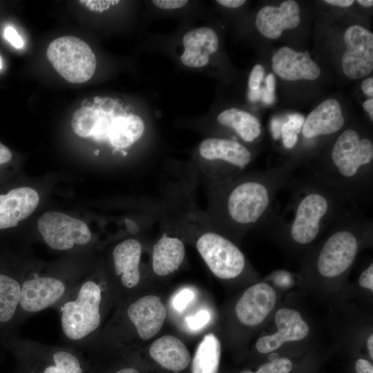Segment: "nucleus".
Returning a JSON list of instances; mask_svg holds the SVG:
<instances>
[{
    "instance_id": "f3484780",
    "label": "nucleus",
    "mask_w": 373,
    "mask_h": 373,
    "mask_svg": "<svg viewBox=\"0 0 373 373\" xmlns=\"http://www.w3.org/2000/svg\"><path fill=\"white\" fill-rule=\"evenodd\" d=\"M300 21V8L296 1L287 0L279 7L265 6L257 13L256 26L265 37L278 38L284 30L297 27Z\"/></svg>"
},
{
    "instance_id": "473e14b6",
    "label": "nucleus",
    "mask_w": 373,
    "mask_h": 373,
    "mask_svg": "<svg viewBox=\"0 0 373 373\" xmlns=\"http://www.w3.org/2000/svg\"><path fill=\"white\" fill-rule=\"evenodd\" d=\"M265 69L260 64H256L252 68L248 82L249 88L251 90L257 89L260 87V83L263 80Z\"/></svg>"
},
{
    "instance_id": "72a5a7b5",
    "label": "nucleus",
    "mask_w": 373,
    "mask_h": 373,
    "mask_svg": "<svg viewBox=\"0 0 373 373\" xmlns=\"http://www.w3.org/2000/svg\"><path fill=\"white\" fill-rule=\"evenodd\" d=\"M361 287L373 291V265L371 264L361 274L358 278Z\"/></svg>"
},
{
    "instance_id": "4c0bfd02",
    "label": "nucleus",
    "mask_w": 373,
    "mask_h": 373,
    "mask_svg": "<svg viewBox=\"0 0 373 373\" xmlns=\"http://www.w3.org/2000/svg\"><path fill=\"white\" fill-rule=\"evenodd\" d=\"M305 118L302 115L294 113L287 115V121L286 122L298 134L302 130Z\"/></svg>"
},
{
    "instance_id": "a19ab883",
    "label": "nucleus",
    "mask_w": 373,
    "mask_h": 373,
    "mask_svg": "<svg viewBox=\"0 0 373 373\" xmlns=\"http://www.w3.org/2000/svg\"><path fill=\"white\" fill-rule=\"evenodd\" d=\"M12 157V153L8 148L0 142V164L9 162Z\"/></svg>"
},
{
    "instance_id": "bb28decb",
    "label": "nucleus",
    "mask_w": 373,
    "mask_h": 373,
    "mask_svg": "<svg viewBox=\"0 0 373 373\" xmlns=\"http://www.w3.org/2000/svg\"><path fill=\"white\" fill-rule=\"evenodd\" d=\"M102 109L83 107L77 109L71 118V126L81 137H92L98 125Z\"/></svg>"
},
{
    "instance_id": "f704fd0d",
    "label": "nucleus",
    "mask_w": 373,
    "mask_h": 373,
    "mask_svg": "<svg viewBox=\"0 0 373 373\" xmlns=\"http://www.w3.org/2000/svg\"><path fill=\"white\" fill-rule=\"evenodd\" d=\"M118 2L119 1H80L81 3H84L89 9L98 12L106 10Z\"/></svg>"
},
{
    "instance_id": "de8ad7c7",
    "label": "nucleus",
    "mask_w": 373,
    "mask_h": 373,
    "mask_svg": "<svg viewBox=\"0 0 373 373\" xmlns=\"http://www.w3.org/2000/svg\"><path fill=\"white\" fill-rule=\"evenodd\" d=\"M324 2L329 4L340 6V7H348L353 3V0H325Z\"/></svg>"
},
{
    "instance_id": "0eeeda50",
    "label": "nucleus",
    "mask_w": 373,
    "mask_h": 373,
    "mask_svg": "<svg viewBox=\"0 0 373 373\" xmlns=\"http://www.w3.org/2000/svg\"><path fill=\"white\" fill-rule=\"evenodd\" d=\"M347 50L342 57V68L350 79H360L373 69V34L359 25L349 27L344 35Z\"/></svg>"
},
{
    "instance_id": "c756f323",
    "label": "nucleus",
    "mask_w": 373,
    "mask_h": 373,
    "mask_svg": "<svg viewBox=\"0 0 373 373\" xmlns=\"http://www.w3.org/2000/svg\"><path fill=\"white\" fill-rule=\"evenodd\" d=\"M194 292L189 288H184L177 293L173 300V306L178 312H182L194 299Z\"/></svg>"
},
{
    "instance_id": "ea45409f",
    "label": "nucleus",
    "mask_w": 373,
    "mask_h": 373,
    "mask_svg": "<svg viewBox=\"0 0 373 373\" xmlns=\"http://www.w3.org/2000/svg\"><path fill=\"white\" fill-rule=\"evenodd\" d=\"M284 122L279 117H274L271 122V129L273 137L275 139H279L281 136V128Z\"/></svg>"
},
{
    "instance_id": "6ab92c4d",
    "label": "nucleus",
    "mask_w": 373,
    "mask_h": 373,
    "mask_svg": "<svg viewBox=\"0 0 373 373\" xmlns=\"http://www.w3.org/2000/svg\"><path fill=\"white\" fill-rule=\"evenodd\" d=\"M341 108L334 99L321 102L305 119L303 135L307 138L329 135L340 130L344 124Z\"/></svg>"
},
{
    "instance_id": "20e7f679",
    "label": "nucleus",
    "mask_w": 373,
    "mask_h": 373,
    "mask_svg": "<svg viewBox=\"0 0 373 373\" xmlns=\"http://www.w3.org/2000/svg\"><path fill=\"white\" fill-rule=\"evenodd\" d=\"M195 245L209 269L218 278L231 279L242 272L245 266L243 254L220 233L204 231L199 235Z\"/></svg>"
},
{
    "instance_id": "39448f33",
    "label": "nucleus",
    "mask_w": 373,
    "mask_h": 373,
    "mask_svg": "<svg viewBox=\"0 0 373 373\" xmlns=\"http://www.w3.org/2000/svg\"><path fill=\"white\" fill-rule=\"evenodd\" d=\"M37 228L48 247L59 251L86 245L92 236L84 222L58 211L44 213L37 221Z\"/></svg>"
},
{
    "instance_id": "5fc2aeb1",
    "label": "nucleus",
    "mask_w": 373,
    "mask_h": 373,
    "mask_svg": "<svg viewBox=\"0 0 373 373\" xmlns=\"http://www.w3.org/2000/svg\"><path fill=\"white\" fill-rule=\"evenodd\" d=\"M99 154V150H95V155H98Z\"/></svg>"
},
{
    "instance_id": "2f4dec72",
    "label": "nucleus",
    "mask_w": 373,
    "mask_h": 373,
    "mask_svg": "<svg viewBox=\"0 0 373 373\" xmlns=\"http://www.w3.org/2000/svg\"><path fill=\"white\" fill-rule=\"evenodd\" d=\"M281 137L283 144L287 149L294 146L298 141V134L285 122L281 128Z\"/></svg>"
},
{
    "instance_id": "393cba45",
    "label": "nucleus",
    "mask_w": 373,
    "mask_h": 373,
    "mask_svg": "<svg viewBox=\"0 0 373 373\" xmlns=\"http://www.w3.org/2000/svg\"><path fill=\"white\" fill-rule=\"evenodd\" d=\"M217 120L221 125L235 131L245 142H253L261 133L259 120L251 113L236 108L222 111Z\"/></svg>"
},
{
    "instance_id": "f03ea898",
    "label": "nucleus",
    "mask_w": 373,
    "mask_h": 373,
    "mask_svg": "<svg viewBox=\"0 0 373 373\" xmlns=\"http://www.w3.org/2000/svg\"><path fill=\"white\" fill-rule=\"evenodd\" d=\"M48 61L66 81L82 84L93 76L96 57L90 46L75 36H63L50 43L46 50Z\"/></svg>"
},
{
    "instance_id": "6e6552de",
    "label": "nucleus",
    "mask_w": 373,
    "mask_h": 373,
    "mask_svg": "<svg viewBox=\"0 0 373 373\" xmlns=\"http://www.w3.org/2000/svg\"><path fill=\"white\" fill-rule=\"evenodd\" d=\"M332 160L343 177L352 178L359 169L373 159V144L368 139H360L354 130L343 131L332 151Z\"/></svg>"
},
{
    "instance_id": "4be33fe9",
    "label": "nucleus",
    "mask_w": 373,
    "mask_h": 373,
    "mask_svg": "<svg viewBox=\"0 0 373 373\" xmlns=\"http://www.w3.org/2000/svg\"><path fill=\"white\" fill-rule=\"evenodd\" d=\"M149 354L162 367L174 372L185 369L191 359L185 345L171 335L155 340L150 346Z\"/></svg>"
},
{
    "instance_id": "cd10ccee",
    "label": "nucleus",
    "mask_w": 373,
    "mask_h": 373,
    "mask_svg": "<svg viewBox=\"0 0 373 373\" xmlns=\"http://www.w3.org/2000/svg\"><path fill=\"white\" fill-rule=\"evenodd\" d=\"M52 358L54 365L47 366L42 373H83L78 358L68 351H57Z\"/></svg>"
},
{
    "instance_id": "79ce46f5",
    "label": "nucleus",
    "mask_w": 373,
    "mask_h": 373,
    "mask_svg": "<svg viewBox=\"0 0 373 373\" xmlns=\"http://www.w3.org/2000/svg\"><path fill=\"white\" fill-rule=\"evenodd\" d=\"M363 93L372 98L373 96V78L370 77L365 79L361 84Z\"/></svg>"
},
{
    "instance_id": "2eb2a0df",
    "label": "nucleus",
    "mask_w": 373,
    "mask_h": 373,
    "mask_svg": "<svg viewBox=\"0 0 373 373\" xmlns=\"http://www.w3.org/2000/svg\"><path fill=\"white\" fill-rule=\"evenodd\" d=\"M273 70L287 81L313 80L321 74V68L310 57L308 51L296 52L289 47L280 48L271 58Z\"/></svg>"
},
{
    "instance_id": "5701e85b",
    "label": "nucleus",
    "mask_w": 373,
    "mask_h": 373,
    "mask_svg": "<svg viewBox=\"0 0 373 373\" xmlns=\"http://www.w3.org/2000/svg\"><path fill=\"white\" fill-rule=\"evenodd\" d=\"M184 257L183 242L176 236L164 233L153 246L152 269L157 276H167L180 267Z\"/></svg>"
},
{
    "instance_id": "864d4df0",
    "label": "nucleus",
    "mask_w": 373,
    "mask_h": 373,
    "mask_svg": "<svg viewBox=\"0 0 373 373\" xmlns=\"http://www.w3.org/2000/svg\"><path fill=\"white\" fill-rule=\"evenodd\" d=\"M357 2L365 7H372L373 6V1L372 0H358Z\"/></svg>"
},
{
    "instance_id": "6e6d98bb",
    "label": "nucleus",
    "mask_w": 373,
    "mask_h": 373,
    "mask_svg": "<svg viewBox=\"0 0 373 373\" xmlns=\"http://www.w3.org/2000/svg\"><path fill=\"white\" fill-rule=\"evenodd\" d=\"M2 68V64H1V59H0V69Z\"/></svg>"
},
{
    "instance_id": "9d476101",
    "label": "nucleus",
    "mask_w": 373,
    "mask_h": 373,
    "mask_svg": "<svg viewBox=\"0 0 373 373\" xmlns=\"http://www.w3.org/2000/svg\"><path fill=\"white\" fill-rule=\"evenodd\" d=\"M66 286L59 278L52 276H35L21 283L19 310L26 313L43 311L59 300Z\"/></svg>"
},
{
    "instance_id": "ddd939ff",
    "label": "nucleus",
    "mask_w": 373,
    "mask_h": 373,
    "mask_svg": "<svg viewBox=\"0 0 373 373\" xmlns=\"http://www.w3.org/2000/svg\"><path fill=\"white\" fill-rule=\"evenodd\" d=\"M276 302L274 289L265 283L249 287L236 305L238 320L247 326L260 324L271 312Z\"/></svg>"
},
{
    "instance_id": "09e8293b",
    "label": "nucleus",
    "mask_w": 373,
    "mask_h": 373,
    "mask_svg": "<svg viewBox=\"0 0 373 373\" xmlns=\"http://www.w3.org/2000/svg\"><path fill=\"white\" fill-rule=\"evenodd\" d=\"M363 106L365 111H366L368 113L370 119L372 121L373 120V99L370 98V99H367V101L363 102Z\"/></svg>"
},
{
    "instance_id": "4468645a",
    "label": "nucleus",
    "mask_w": 373,
    "mask_h": 373,
    "mask_svg": "<svg viewBox=\"0 0 373 373\" xmlns=\"http://www.w3.org/2000/svg\"><path fill=\"white\" fill-rule=\"evenodd\" d=\"M127 315L139 336L143 340H149L161 329L166 310L159 297L149 295L131 304L127 309Z\"/></svg>"
},
{
    "instance_id": "3c124183",
    "label": "nucleus",
    "mask_w": 373,
    "mask_h": 373,
    "mask_svg": "<svg viewBox=\"0 0 373 373\" xmlns=\"http://www.w3.org/2000/svg\"><path fill=\"white\" fill-rule=\"evenodd\" d=\"M367 346L369 352V354L372 359H373V334L372 333L369 336L367 341Z\"/></svg>"
},
{
    "instance_id": "9b49d317",
    "label": "nucleus",
    "mask_w": 373,
    "mask_h": 373,
    "mask_svg": "<svg viewBox=\"0 0 373 373\" xmlns=\"http://www.w3.org/2000/svg\"><path fill=\"white\" fill-rule=\"evenodd\" d=\"M328 209V202L321 194L310 193L298 205L291 227V236L294 241L306 245L317 236L321 221Z\"/></svg>"
},
{
    "instance_id": "a211bd4d",
    "label": "nucleus",
    "mask_w": 373,
    "mask_h": 373,
    "mask_svg": "<svg viewBox=\"0 0 373 373\" xmlns=\"http://www.w3.org/2000/svg\"><path fill=\"white\" fill-rule=\"evenodd\" d=\"M184 51L180 59L188 67L201 68L209 61L210 55L218 48V37L216 32L207 27L196 28L184 35Z\"/></svg>"
},
{
    "instance_id": "37998d69",
    "label": "nucleus",
    "mask_w": 373,
    "mask_h": 373,
    "mask_svg": "<svg viewBox=\"0 0 373 373\" xmlns=\"http://www.w3.org/2000/svg\"><path fill=\"white\" fill-rule=\"evenodd\" d=\"M260 99H262L265 104L270 105L275 101V94L274 93L267 90L265 87H262V95Z\"/></svg>"
},
{
    "instance_id": "f257e3e1",
    "label": "nucleus",
    "mask_w": 373,
    "mask_h": 373,
    "mask_svg": "<svg viewBox=\"0 0 373 373\" xmlns=\"http://www.w3.org/2000/svg\"><path fill=\"white\" fill-rule=\"evenodd\" d=\"M102 289L93 280L79 287L76 297L64 303L61 310V325L69 340L79 341L87 338L100 325Z\"/></svg>"
},
{
    "instance_id": "603ef678",
    "label": "nucleus",
    "mask_w": 373,
    "mask_h": 373,
    "mask_svg": "<svg viewBox=\"0 0 373 373\" xmlns=\"http://www.w3.org/2000/svg\"><path fill=\"white\" fill-rule=\"evenodd\" d=\"M115 373H140L137 370L132 367H127L119 370Z\"/></svg>"
},
{
    "instance_id": "7c9ffc66",
    "label": "nucleus",
    "mask_w": 373,
    "mask_h": 373,
    "mask_svg": "<svg viewBox=\"0 0 373 373\" xmlns=\"http://www.w3.org/2000/svg\"><path fill=\"white\" fill-rule=\"evenodd\" d=\"M210 319V314L207 310H200L193 316L186 318L188 327L192 330H199L204 327Z\"/></svg>"
},
{
    "instance_id": "dca6fc26",
    "label": "nucleus",
    "mask_w": 373,
    "mask_h": 373,
    "mask_svg": "<svg viewBox=\"0 0 373 373\" xmlns=\"http://www.w3.org/2000/svg\"><path fill=\"white\" fill-rule=\"evenodd\" d=\"M39 202L37 191L28 186L15 188L0 195V229L16 227L34 212Z\"/></svg>"
},
{
    "instance_id": "aec40b11",
    "label": "nucleus",
    "mask_w": 373,
    "mask_h": 373,
    "mask_svg": "<svg viewBox=\"0 0 373 373\" xmlns=\"http://www.w3.org/2000/svg\"><path fill=\"white\" fill-rule=\"evenodd\" d=\"M142 246L134 238L126 239L117 244L113 251L115 272L121 283L127 288H133L140 280V262Z\"/></svg>"
},
{
    "instance_id": "e433bc0d",
    "label": "nucleus",
    "mask_w": 373,
    "mask_h": 373,
    "mask_svg": "<svg viewBox=\"0 0 373 373\" xmlns=\"http://www.w3.org/2000/svg\"><path fill=\"white\" fill-rule=\"evenodd\" d=\"M6 39L15 48H21L23 46V41L17 32L11 26H8L4 31Z\"/></svg>"
},
{
    "instance_id": "a878e982",
    "label": "nucleus",
    "mask_w": 373,
    "mask_h": 373,
    "mask_svg": "<svg viewBox=\"0 0 373 373\" xmlns=\"http://www.w3.org/2000/svg\"><path fill=\"white\" fill-rule=\"evenodd\" d=\"M221 346L213 334L204 336L199 343L192 360L191 373H218Z\"/></svg>"
},
{
    "instance_id": "58836bf2",
    "label": "nucleus",
    "mask_w": 373,
    "mask_h": 373,
    "mask_svg": "<svg viewBox=\"0 0 373 373\" xmlns=\"http://www.w3.org/2000/svg\"><path fill=\"white\" fill-rule=\"evenodd\" d=\"M355 370L356 373H373V365L369 361L359 358L356 361Z\"/></svg>"
},
{
    "instance_id": "1a4fd4ad",
    "label": "nucleus",
    "mask_w": 373,
    "mask_h": 373,
    "mask_svg": "<svg viewBox=\"0 0 373 373\" xmlns=\"http://www.w3.org/2000/svg\"><path fill=\"white\" fill-rule=\"evenodd\" d=\"M201 164L196 169L201 177L215 164L225 163L235 169H243L251 160L250 151L235 140L209 137L198 147Z\"/></svg>"
},
{
    "instance_id": "7ed1b4c3",
    "label": "nucleus",
    "mask_w": 373,
    "mask_h": 373,
    "mask_svg": "<svg viewBox=\"0 0 373 373\" xmlns=\"http://www.w3.org/2000/svg\"><path fill=\"white\" fill-rule=\"evenodd\" d=\"M222 202L220 209L231 224L247 226L265 213L270 203V193L262 182L245 180L231 186Z\"/></svg>"
},
{
    "instance_id": "b1692460",
    "label": "nucleus",
    "mask_w": 373,
    "mask_h": 373,
    "mask_svg": "<svg viewBox=\"0 0 373 373\" xmlns=\"http://www.w3.org/2000/svg\"><path fill=\"white\" fill-rule=\"evenodd\" d=\"M21 287L19 279L0 271V338L3 342L19 314Z\"/></svg>"
},
{
    "instance_id": "423d86ee",
    "label": "nucleus",
    "mask_w": 373,
    "mask_h": 373,
    "mask_svg": "<svg viewBox=\"0 0 373 373\" xmlns=\"http://www.w3.org/2000/svg\"><path fill=\"white\" fill-rule=\"evenodd\" d=\"M358 250V241L350 231L332 234L325 242L318 257L317 269L326 278H334L352 265Z\"/></svg>"
},
{
    "instance_id": "c9c22d12",
    "label": "nucleus",
    "mask_w": 373,
    "mask_h": 373,
    "mask_svg": "<svg viewBox=\"0 0 373 373\" xmlns=\"http://www.w3.org/2000/svg\"><path fill=\"white\" fill-rule=\"evenodd\" d=\"M153 3L164 10L178 9L183 7L186 4L188 1L186 0H154Z\"/></svg>"
},
{
    "instance_id": "49530a36",
    "label": "nucleus",
    "mask_w": 373,
    "mask_h": 373,
    "mask_svg": "<svg viewBox=\"0 0 373 373\" xmlns=\"http://www.w3.org/2000/svg\"><path fill=\"white\" fill-rule=\"evenodd\" d=\"M266 82V88L267 90L271 93L275 92V86H276V82H275V77L274 75L271 73L269 74L265 79Z\"/></svg>"
},
{
    "instance_id": "8fccbe9b",
    "label": "nucleus",
    "mask_w": 373,
    "mask_h": 373,
    "mask_svg": "<svg viewBox=\"0 0 373 373\" xmlns=\"http://www.w3.org/2000/svg\"><path fill=\"white\" fill-rule=\"evenodd\" d=\"M125 223L128 230L131 233H136L138 231L137 225L134 221L126 218L125 220Z\"/></svg>"
},
{
    "instance_id": "412c9836",
    "label": "nucleus",
    "mask_w": 373,
    "mask_h": 373,
    "mask_svg": "<svg viewBox=\"0 0 373 373\" xmlns=\"http://www.w3.org/2000/svg\"><path fill=\"white\" fill-rule=\"evenodd\" d=\"M145 123L138 115L119 112L113 119L108 135V144L113 153L120 151L123 156L128 153L125 149L132 146L143 136Z\"/></svg>"
},
{
    "instance_id": "c85d7f7f",
    "label": "nucleus",
    "mask_w": 373,
    "mask_h": 373,
    "mask_svg": "<svg viewBox=\"0 0 373 373\" xmlns=\"http://www.w3.org/2000/svg\"><path fill=\"white\" fill-rule=\"evenodd\" d=\"M292 368V362L287 358L282 357L264 363L256 372L244 370L240 373H289Z\"/></svg>"
},
{
    "instance_id": "c03bdc74",
    "label": "nucleus",
    "mask_w": 373,
    "mask_h": 373,
    "mask_svg": "<svg viewBox=\"0 0 373 373\" xmlns=\"http://www.w3.org/2000/svg\"><path fill=\"white\" fill-rule=\"evenodd\" d=\"M216 1L223 6L232 8H238L246 2L245 0H218Z\"/></svg>"
},
{
    "instance_id": "a18cd8bd",
    "label": "nucleus",
    "mask_w": 373,
    "mask_h": 373,
    "mask_svg": "<svg viewBox=\"0 0 373 373\" xmlns=\"http://www.w3.org/2000/svg\"><path fill=\"white\" fill-rule=\"evenodd\" d=\"M262 95V87H259L257 89H249L248 92V98L251 102H256L261 99Z\"/></svg>"
},
{
    "instance_id": "f8f14e48",
    "label": "nucleus",
    "mask_w": 373,
    "mask_h": 373,
    "mask_svg": "<svg viewBox=\"0 0 373 373\" xmlns=\"http://www.w3.org/2000/svg\"><path fill=\"white\" fill-rule=\"evenodd\" d=\"M278 331L260 337L256 343L257 350L262 354L271 352L285 343L305 338L309 332V327L297 310L281 308L275 314Z\"/></svg>"
}]
</instances>
